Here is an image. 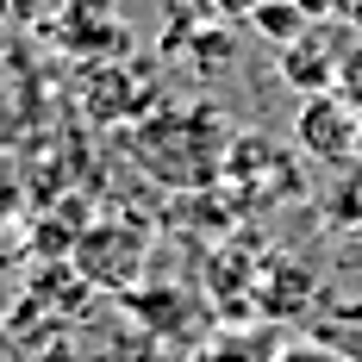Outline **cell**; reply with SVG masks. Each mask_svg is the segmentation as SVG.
<instances>
[{
  "instance_id": "obj_6",
  "label": "cell",
  "mask_w": 362,
  "mask_h": 362,
  "mask_svg": "<svg viewBox=\"0 0 362 362\" xmlns=\"http://www.w3.org/2000/svg\"><path fill=\"white\" fill-rule=\"evenodd\" d=\"M293 144L306 150L313 163H325V169H344V163L362 156V119L344 107L337 94H313V100H300Z\"/></svg>"
},
{
  "instance_id": "obj_12",
  "label": "cell",
  "mask_w": 362,
  "mask_h": 362,
  "mask_svg": "<svg viewBox=\"0 0 362 362\" xmlns=\"http://www.w3.org/2000/svg\"><path fill=\"white\" fill-rule=\"evenodd\" d=\"M275 362H350V356H344V350H331L325 337H313V331H306V337H281Z\"/></svg>"
},
{
  "instance_id": "obj_5",
  "label": "cell",
  "mask_w": 362,
  "mask_h": 362,
  "mask_svg": "<svg viewBox=\"0 0 362 362\" xmlns=\"http://www.w3.org/2000/svg\"><path fill=\"white\" fill-rule=\"evenodd\" d=\"M344 57H350L344 19H319V25H306V32L281 50V81H288L293 94H306V100H313V94H337Z\"/></svg>"
},
{
  "instance_id": "obj_17",
  "label": "cell",
  "mask_w": 362,
  "mask_h": 362,
  "mask_svg": "<svg viewBox=\"0 0 362 362\" xmlns=\"http://www.w3.org/2000/svg\"><path fill=\"white\" fill-rule=\"evenodd\" d=\"M0 356H6V319H0Z\"/></svg>"
},
{
  "instance_id": "obj_2",
  "label": "cell",
  "mask_w": 362,
  "mask_h": 362,
  "mask_svg": "<svg viewBox=\"0 0 362 362\" xmlns=\"http://www.w3.org/2000/svg\"><path fill=\"white\" fill-rule=\"evenodd\" d=\"M225 181H231L238 206H250V213H269V206H281V200H293L306 187L293 150L262 138V132H238V144L225 156Z\"/></svg>"
},
{
  "instance_id": "obj_15",
  "label": "cell",
  "mask_w": 362,
  "mask_h": 362,
  "mask_svg": "<svg viewBox=\"0 0 362 362\" xmlns=\"http://www.w3.org/2000/svg\"><path fill=\"white\" fill-rule=\"evenodd\" d=\"M50 13H57L50 0H6V19H13V25H44Z\"/></svg>"
},
{
  "instance_id": "obj_16",
  "label": "cell",
  "mask_w": 362,
  "mask_h": 362,
  "mask_svg": "<svg viewBox=\"0 0 362 362\" xmlns=\"http://www.w3.org/2000/svg\"><path fill=\"white\" fill-rule=\"evenodd\" d=\"M293 6H300V13L319 25V19H337V6H344V0H293Z\"/></svg>"
},
{
  "instance_id": "obj_10",
  "label": "cell",
  "mask_w": 362,
  "mask_h": 362,
  "mask_svg": "<svg viewBox=\"0 0 362 362\" xmlns=\"http://www.w3.org/2000/svg\"><path fill=\"white\" fill-rule=\"evenodd\" d=\"M250 25H256V37H269L275 50H288L293 37L313 25V19H306L293 0H256V6H250Z\"/></svg>"
},
{
  "instance_id": "obj_14",
  "label": "cell",
  "mask_w": 362,
  "mask_h": 362,
  "mask_svg": "<svg viewBox=\"0 0 362 362\" xmlns=\"http://www.w3.org/2000/svg\"><path fill=\"white\" fill-rule=\"evenodd\" d=\"M337 100L362 119V44H350V57H344V69H337Z\"/></svg>"
},
{
  "instance_id": "obj_13",
  "label": "cell",
  "mask_w": 362,
  "mask_h": 362,
  "mask_svg": "<svg viewBox=\"0 0 362 362\" xmlns=\"http://www.w3.org/2000/svg\"><path fill=\"white\" fill-rule=\"evenodd\" d=\"M200 25H250V6L256 0H187Z\"/></svg>"
},
{
  "instance_id": "obj_1",
  "label": "cell",
  "mask_w": 362,
  "mask_h": 362,
  "mask_svg": "<svg viewBox=\"0 0 362 362\" xmlns=\"http://www.w3.org/2000/svg\"><path fill=\"white\" fill-rule=\"evenodd\" d=\"M231 144H238V132H231L213 107H194V112L163 107V112H150L144 125L132 132V156H138L163 187H200V194L225 181Z\"/></svg>"
},
{
  "instance_id": "obj_7",
  "label": "cell",
  "mask_w": 362,
  "mask_h": 362,
  "mask_svg": "<svg viewBox=\"0 0 362 362\" xmlns=\"http://www.w3.org/2000/svg\"><path fill=\"white\" fill-rule=\"evenodd\" d=\"M313 300V269L288 250H262L256 256V319L269 325H293Z\"/></svg>"
},
{
  "instance_id": "obj_11",
  "label": "cell",
  "mask_w": 362,
  "mask_h": 362,
  "mask_svg": "<svg viewBox=\"0 0 362 362\" xmlns=\"http://www.w3.org/2000/svg\"><path fill=\"white\" fill-rule=\"evenodd\" d=\"M313 337H325L331 350H344L350 362H362V306H344V313H331L313 325Z\"/></svg>"
},
{
  "instance_id": "obj_3",
  "label": "cell",
  "mask_w": 362,
  "mask_h": 362,
  "mask_svg": "<svg viewBox=\"0 0 362 362\" xmlns=\"http://www.w3.org/2000/svg\"><path fill=\"white\" fill-rule=\"evenodd\" d=\"M144 250H150L144 225H132V218H100V225H88V231L75 238L69 262H75V275H81V288L132 293L138 275H144Z\"/></svg>"
},
{
  "instance_id": "obj_9",
  "label": "cell",
  "mask_w": 362,
  "mask_h": 362,
  "mask_svg": "<svg viewBox=\"0 0 362 362\" xmlns=\"http://www.w3.org/2000/svg\"><path fill=\"white\" fill-rule=\"evenodd\" d=\"M81 75H88V112L94 119H132L138 112V94H132L119 63H81Z\"/></svg>"
},
{
  "instance_id": "obj_4",
  "label": "cell",
  "mask_w": 362,
  "mask_h": 362,
  "mask_svg": "<svg viewBox=\"0 0 362 362\" xmlns=\"http://www.w3.org/2000/svg\"><path fill=\"white\" fill-rule=\"evenodd\" d=\"M44 32L50 44L75 57V63H119L125 50H132V32H125V19L112 13V0H63L50 19H44Z\"/></svg>"
},
{
  "instance_id": "obj_8",
  "label": "cell",
  "mask_w": 362,
  "mask_h": 362,
  "mask_svg": "<svg viewBox=\"0 0 362 362\" xmlns=\"http://www.w3.org/2000/svg\"><path fill=\"white\" fill-rule=\"evenodd\" d=\"M275 350H281V337H275L269 325H250V331L225 325L218 337H206L187 362H275Z\"/></svg>"
}]
</instances>
